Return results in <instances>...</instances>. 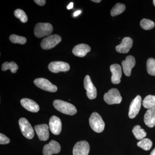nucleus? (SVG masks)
I'll use <instances>...</instances> for the list:
<instances>
[{"label": "nucleus", "instance_id": "f257e3e1", "mask_svg": "<svg viewBox=\"0 0 155 155\" xmlns=\"http://www.w3.org/2000/svg\"><path fill=\"white\" fill-rule=\"evenodd\" d=\"M53 105L56 110L67 115L73 116L77 113V110L75 106L61 100H55L53 102Z\"/></svg>", "mask_w": 155, "mask_h": 155}, {"label": "nucleus", "instance_id": "f03ea898", "mask_svg": "<svg viewBox=\"0 0 155 155\" xmlns=\"http://www.w3.org/2000/svg\"><path fill=\"white\" fill-rule=\"evenodd\" d=\"M89 122L92 130L97 133H101L104 129V122L101 116L96 112L91 114L89 119Z\"/></svg>", "mask_w": 155, "mask_h": 155}, {"label": "nucleus", "instance_id": "7ed1b4c3", "mask_svg": "<svg viewBox=\"0 0 155 155\" xmlns=\"http://www.w3.org/2000/svg\"><path fill=\"white\" fill-rule=\"evenodd\" d=\"M52 25L49 23L39 22L35 25L34 28V34L36 37L41 38L43 37L49 36L52 33Z\"/></svg>", "mask_w": 155, "mask_h": 155}, {"label": "nucleus", "instance_id": "20e7f679", "mask_svg": "<svg viewBox=\"0 0 155 155\" xmlns=\"http://www.w3.org/2000/svg\"><path fill=\"white\" fill-rule=\"evenodd\" d=\"M104 100L109 105L119 104L122 101V97L118 89L112 88L105 94L104 97Z\"/></svg>", "mask_w": 155, "mask_h": 155}, {"label": "nucleus", "instance_id": "39448f33", "mask_svg": "<svg viewBox=\"0 0 155 155\" xmlns=\"http://www.w3.org/2000/svg\"><path fill=\"white\" fill-rule=\"evenodd\" d=\"M61 38L58 35H53L45 38L41 43V47L43 49L48 50L54 48L61 41Z\"/></svg>", "mask_w": 155, "mask_h": 155}, {"label": "nucleus", "instance_id": "423d86ee", "mask_svg": "<svg viewBox=\"0 0 155 155\" xmlns=\"http://www.w3.org/2000/svg\"><path fill=\"white\" fill-rule=\"evenodd\" d=\"M19 124L23 136L28 139L33 138L34 136V131L27 119L24 118H21L19 119Z\"/></svg>", "mask_w": 155, "mask_h": 155}, {"label": "nucleus", "instance_id": "0eeeda50", "mask_svg": "<svg viewBox=\"0 0 155 155\" xmlns=\"http://www.w3.org/2000/svg\"><path fill=\"white\" fill-rule=\"evenodd\" d=\"M34 83L37 87L45 91L55 92L58 91V87L46 78H36L34 81Z\"/></svg>", "mask_w": 155, "mask_h": 155}, {"label": "nucleus", "instance_id": "6e6552de", "mask_svg": "<svg viewBox=\"0 0 155 155\" xmlns=\"http://www.w3.org/2000/svg\"><path fill=\"white\" fill-rule=\"evenodd\" d=\"M84 86L86 90V94L89 99H94L97 95V89L92 82L91 78L87 75L84 81Z\"/></svg>", "mask_w": 155, "mask_h": 155}, {"label": "nucleus", "instance_id": "1a4fd4ad", "mask_svg": "<svg viewBox=\"0 0 155 155\" xmlns=\"http://www.w3.org/2000/svg\"><path fill=\"white\" fill-rule=\"evenodd\" d=\"M48 69L53 73L66 72L69 71L70 66L67 63L62 61H54L49 64Z\"/></svg>", "mask_w": 155, "mask_h": 155}, {"label": "nucleus", "instance_id": "9d476101", "mask_svg": "<svg viewBox=\"0 0 155 155\" xmlns=\"http://www.w3.org/2000/svg\"><path fill=\"white\" fill-rule=\"evenodd\" d=\"M90 151L88 143L85 140L77 142L73 149V155H88Z\"/></svg>", "mask_w": 155, "mask_h": 155}, {"label": "nucleus", "instance_id": "9b49d317", "mask_svg": "<svg viewBox=\"0 0 155 155\" xmlns=\"http://www.w3.org/2000/svg\"><path fill=\"white\" fill-rule=\"evenodd\" d=\"M141 97L137 95L131 102L128 113L130 119H134L138 114L141 107Z\"/></svg>", "mask_w": 155, "mask_h": 155}, {"label": "nucleus", "instance_id": "f8f14e48", "mask_svg": "<svg viewBox=\"0 0 155 155\" xmlns=\"http://www.w3.org/2000/svg\"><path fill=\"white\" fill-rule=\"evenodd\" d=\"M61 145L58 142L52 140L44 147L43 153L44 155H52L58 153L61 151Z\"/></svg>", "mask_w": 155, "mask_h": 155}, {"label": "nucleus", "instance_id": "ddd939ff", "mask_svg": "<svg viewBox=\"0 0 155 155\" xmlns=\"http://www.w3.org/2000/svg\"><path fill=\"white\" fill-rule=\"evenodd\" d=\"M49 128L51 132L55 135H58L61 133L62 129V123L61 119L55 116H53L50 118Z\"/></svg>", "mask_w": 155, "mask_h": 155}, {"label": "nucleus", "instance_id": "4468645a", "mask_svg": "<svg viewBox=\"0 0 155 155\" xmlns=\"http://www.w3.org/2000/svg\"><path fill=\"white\" fill-rule=\"evenodd\" d=\"M110 70L112 73L111 81L114 84H118L121 82L122 71L121 66L118 64H114L111 65Z\"/></svg>", "mask_w": 155, "mask_h": 155}, {"label": "nucleus", "instance_id": "2eb2a0df", "mask_svg": "<svg viewBox=\"0 0 155 155\" xmlns=\"http://www.w3.org/2000/svg\"><path fill=\"white\" fill-rule=\"evenodd\" d=\"M135 59L133 56H128L125 58V61L122 62L123 72L127 76L131 75V69L135 65Z\"/></svg>", "mask_w": 155, "mask_h": 155}, {"label": "nucleus", "instance_id": "dca6fc26", "mask_svg": "<svg viewBox=\"0 0 155 155\" xmlns=\"http://www.w3.org/2000/svg\"><path fill=\"white\" fill-rule=\"evenodd\" d=\"M34 128L40 140L46 141L48 139L49 137V127L47 124L35 125Z\"/></svg>", "mask_w": 155, "mask_h": 155}, {"label": "nucleus", "instance_id": "f3484780", "mask_svg": "<svg viewBox=\"0 0 155 155\" xmlns=\"http://www.w3.org/2000/svg\"><path fill=\"white\" fill-rule=\"evenodd\" d=\"M133 40L130 37H125L122 39V42L116 46V51L119 53L126 54L128 53L132 48Z\"/></svg>", "mask_w": 155, "mask_h": 155}, {"label": "nucleus", "instance_id": "a211bd4d", "mask_svg": "<svg viewBox=\"0 0 155 155\" xmlns=\"http://www.w3.org/2000/svg\"><path fill=\"white\" fill-rule=\"evenodd\" d=\"M22 107L27 110L37 113L39 110V106L33 100L28 98H23L20 101Z\"/></svg>", "mask_w": 155, "mask_h": 155}, {"label": "nucleus", "instance_id": "6ab92c4d", "mask_svg": "<svg viewBox=\"0 0 155 155\" xmlns=\"http://www.w3.org/2000/svg\"><path fill=\"white\" fill-rule=\"evenodd\" d=\"M91 50V48L88 45L81 44L74 47L72 52L74 55L83 58L86 55L87 53L90 51Z\"/></svg>", "mask_w": 155, "mask_h": 155}, {"label": "nucleus", "instance_id": "aec40b11", "mask_svg": "<svg viewBox=\"0 0 155 155\" xmlns=\"http://www.w3.org/2000/svg\"><path fill=\"white\" fill-rule=\"evenodd\" d=\"M145 124L150 127L155 125V108H151L147 110L144 116Z\"/></svg>", "mask_w": 155, "mask_h": 155}, {"label": "nucleus", "instance_id": "412c9836", "mask_svg": "<svg viewBox=\"0 0 155 155\" xmlns=\"http://www.w3.org/2000/svg\"><path fill=\"white\" fill-rule=\"evenodd\" d=\"M132 132L135 138L139 140L143 139L147 136V133L144 129L141 128L140 125H136L134 127Z\"/></svg>", "mask_w": 155, "mask_h": 155}, {"label": "nucleus", "instance_id": "4be33fe9", "mask_svg": "<svg viewBox=\"0 0 155 155\" xmlns=\"http://www.w3.org/2000/svg\"><path fill=\"white\" fill-rule=\"evenodd\" d=\"M143 105L147 109L155 108V96L152 95L147 96L143 101Z\"/></svg>", "mask_w": 155, "mask_h": 155}, {"label": "nucleus", "instance_id": "5701e85b", "mask_svg": "<svg viewBox=\"0 0 155 155\" xmlns=\"http://www.w3.org/2000/svg\"><path fill=\"white\" fill-rule=\"evenodd\" d=\"M19 69L18 65L15 62H6L4 63L2 65V70L3 71H6L8 69H10L11 72L13 73H16L17 70Z\"/></svg>", "mask_w": 155, "mask_h": 155}, {"label": "nucleus", "instance_id": "b1692460", "mask_svg": "<svg viewBox=\"0 0 155 155\" xmlns=\"http://www.w3.org/2000/svg\"><path fill=\"white\" fill-rule=\"evenodd\" d=\"M125 10V6L121 3H117L111 11V15L112 17H115L119 14H122Z\"/></svg>", "mask_w": 155, "mask_h": 155}, {"label": "nucleus", "instance_id": "393cba45", "mask_svg": "<svg viewBox=\"0 0 155 155\" xmlns=\"http://www.w3.org/2000/svg\"><path fill=\"white\" fill-rule=\"evenodd\" d=\"M137 145L144 150L148 151L151 148L153 142L149 139L143 138L137 143Z\"/></svg>", "mask_w": 155, "mask_h": 155}, {"label": "nucleus", "instance_id": "a878e982", "mask_svg": "<svg viewBox=\"0 0 155 155\" xmlns=\"http://www.w3.org/2000/svg\"><path fill=\"white\" fill-rule=\"evenodd\" d=\"M147 71L149 75L155 76V59L150 58L147 62Z\"/></svg>", "mask_w": 155, "mask_h": 155}, {"label": "nucleus", "instance_id": "bb28decb", "mask_svg": "<svg viewBox=\"0 0 155 155\" xmlns=\"http://www.w3.org/2000/svg\"><path fill=\"white\" fill-rule=\"evenodd\" d=\"M140 25L143 29L149 30L152 29L155 27V23L153 21L150 19H143L140 21Z\"/></svg>", "mask_w": 155, "mask_h": 155}, {"label": "nucleus", "instance_id": "cd10ccee", "mask_svg": "<svg viewBox=\"0 0 155 155\" xmlns=\"http://www.w3.org/2000/svg\"><path fill=\"white\" fill-rule=\"evenodd\" d=\"M9 39L11 42L14 44L24 45L27 41V39L24 37L19 36L16 35H12L10 36Z\"/></svg>", "mask_w": 155, "mask_h": 155}, {"label": "nucleus", "instance_id": "c85d7f7f", "mask_svg": "<svg viewBox=\"0 0 155 155\" xmlns=\"http://www.w3.org/2000/svg\"><path fill=\"white\" fill-rule=\"evenodd\" d=\"M14 14L15 17L20 19L23 23H25L28 21V17L23 10L17 9L14 11Z\"/></svg>", "mask_w": 155, "mask_h": 155}, {"label": "nucleus", "instance_id": "c756f323", "mask_svg": "<svg viewBox=\"0 0 155 155\" xmlns=\"http://www.w3.org/2000/svg\"><path fill=\"white\" fill-rule=\"evenodd\" d=\"M10 139L3 134H0V144H6L10 143Z\"/></svg>", "mask_w": 155, "mask_h": 155}, {"label": "nucleus", "instance_id": "7c9ffc66", "mask_svg": "<svg viewBox=\"0 0 155 155\" xmlns=\"http://www.w3.org/2000/svg\"><path fill=\"white\" fill-rule=\"evenodd\" d=\"M34 2L36 3L37 5L40 6H44L46 3L45 0H34Z\"/></svg>", "mask_w": 155, "mask_h": 155}, {"label": "nucleus", "instance_id": "2f4dec72", "mask_svg": "<svg viewBox=\"0 0 155 155\" xmlns=\"http://www.w3.org/2000/svg\"><path fill=\"white\" fill-rule=\"evenodd\" d=\"M73 7V3L72 2H71L70 4H69V5L67 6V8L68 9V10H70V9H72Z\"/></svg>", "mask_w": 155, "mask_h": 155}, {"label": "nucleus", "instance_id": "473e14b6", "mask_svg": "<svg viewBox=\"0 0 155 155\" xmlns=\"http://www.w3.org/2000/svg\"><path fill=\"white\" fill-rule=\"evenodd\" d=\"M81 13V11H76V12H75L74 13V17H76V16H78V15H79Z\"/></svg>", "mask_w": 155, "mask_h": 155}, {"label": "nucleus", "instance_id": "72a5a7b5", "mask_svg": "<svg viewBox=\"0 0 155 155\" xmlns=\"http://www.w3.org/2000/svg\"><path fill=\"white\" fill-rule=\"evenodd\" d=\"M150 155H155V148L152 151L150 154Z\"/></svg>", "mask_w": 155, "mask_h": 155}, {"label": "nucleus", "instance_id": "f704fd0d", "mask_svg": "<svg viewBox=\"0 0 155 155\" xmlns=\"http://www.w3.org/2000/svg\"><path fill=\"white\" fill-rule=\"evenodd\" d=\"M92 2H94L95 3H100L101 2V0H92Z\"/></svg>", "mask_w": 155, "mask_h": 155}, {"label": "nucleus", "instance_id": "c9c22d12", "mask_svg": "<svg viewBox=\"0 0 155 155\" xmlns=\"http://www.w3.org/2000/svg\"><path fill=\"white\" fill-rule=\"evenodd\" d=\"M153 4L154 5L155 7V0L153 1Z\"/></svg>", "mask_w": 155, "mask_h": 155}]
</instances>
